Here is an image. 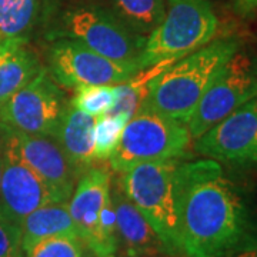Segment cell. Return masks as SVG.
I'll use <instances>...</instances> for the list:
<instances>
[{
    "mask_svg": "<svg viewBox=\"0 0 257 257\" xmlns=\"http://www.w3.org/2000/svg\"><path fill=\"white\" fill-rule=\"evenodd\" d=\"M176 190L179 256L231 257L257 248V214L219 162L179 163Z\"/></svg>",
    "mask_w": 257,
    "mask_h": 257,
    "instance_id": "1",
    "label": "cell"
},
{
    "mask_svg": "<svg viewBox=\"0 0 257 257\" xmlns=\"http://www.w3.org/2000/svg\"><path fill=\"white\" fill-rule=\"evenodd\" d=\"M239 49L236 39L211 40L155 76L142 104L187 123L214 77Z\"/></svg>",
    "mask_w": 257,
    "mask_h": 257,
    "instance_id": "2",
    "label": "cell"
},
{
    "mask_svg": "<svg viewBox=\"0 0 257 257\" xmlns=\"http://www.w3.org/2000/svg\"><path fill=\"white\" fill-rule=\"evenodd\" d=\"M217 30L219 19L209 0H166L165 16L146 37L140 69L175 63L214 40Z\"/></svg>",
    "mask_w": 257,
    "mask_h": 257,
    "instance_id": "3",
    "label": "cell"
},
{
    "mask_svg": "<svg viewBox=\"0 0 257 257\" xmlns=\"http://www.w3.org/2000/svg\"><path fill=\"white\" fill-rule=\"evenodd\" d=\"M179 159L149 162L120 173L124 194L142 211L169 256H179V216L176 170Z\"/></svg>",
    "mask_w": 257,
    "mask_h": 257,
    "instance_id": "4",
    "label": "cell"
},
{
    "mask_svg": "<svg viewBox=\"0 0 257 257\" xmlns=\"http://www.w3.org/2000/svg\"><path fill=\"white\" fill-rule=\"evenodd\" d=\"M192 136L184 121L142 104L127 120L119 146L111 155L110 167L123 173L133 166L186 156Z\"/></svg>",
    "mask_w": 257,
    "mask_h": 257,
    "instance_id": "5",
    "label": "cell"
},
{
    "mask_svg": "<svg viewBox=\"0 0 257 257\" xmlns=\"http://www.w3.org/2000/svg\"><path fill=\"white\" fill-rule=\"evenodd\" d=\"M69 211L83 246L97 257L117 251L116 217L111 202V175L106 167L92 166L74 186Z\"/></svg>",
    "mask_w": 257,
    "mask_h": 257,
    "instance_id": "6",
    "label": "cell"
},
{
    "mask_svg": "<svg viewBox=\"0 0 257 257\" xmlns=\"http://www.w3.org/2000/svg\"><path fill=\"white\" fill-rule=\"evenodd\" d=\"M62 30V37L77 40L114 62L140 67L139 60L146 37L136 35L133 29L109 10L96 6H80L69 10L63 16Z\"/></svg>",
    "mask_w": 257,
    "mask_h": 257,
    "instance_id": "7",
    "label": "cell"
},
{
    "mask_svg": "<svg viewBox=\"0 0 257 257\" xmlns=\"http://www.w3.org/2000/svg\"><path fill=\"white\" fill-rule=\"evenodd\" d=\"M257 96V63L237 50L221 67L186 123L193 140Z\"/></svg>",
    "mask_w": 257,
    "mask_h": 257,
    "instance_id": "8",
    "label": "cell"
},
{
    "mask_svg": "<svg viewBox=\"0 0 257 257\" xmlns=\"http://www.w3.org/2000/svg\"><path fill=\"white\" fill-rule=\"evenodd\" d=\"M67 103L60 87L42 69L0 104V124L28 135L55 138Z\"/></svg>",
    "mask_w": 257,
    "mask_h": 257,
    "instance_id": "9",
    "label": "cell"
},
{
    "mask_svg": "<svg viewBox=\"0 0 257 257\" xmlns=\"http://www.w3.org/2000/svg\"><path fill=\"white\" fill-rule=\"evenodd\" d=\"M49 59L53 80L74 90L89 84H119L142 72L136 64L114 62L67 37L53 43Z\"/></svg>",
    "mask_w": 257,
    "mask_h": 257,
    "instance_id": "10",
    "label": "cell"
},
{
    "mask_svg": "<svg viewBox=\"0 0 257 257\" xmlns=\"http://www.w3.org/2000/svg\"><path fill=\"white\" fill-rule=\"evenodd\" d=\"M3 145V170L0 182V216L20 224L39 207L55 202L42 179L19 155L9 128L0 126Z\"/></svg>",
    "mask_w": 257,
    "mask_h": 257,
    "instance_id": "11",
    "label": "cell"
},
{
    "mask_svg": "<svg viewBox=\"0 0 257 257\" xmlns=\"http://www.w3.org/2000/svg\"><path fill=\"white\" fill-rule=\"evenodd\" d=\"M202 156L236 166H257V96L194 142Z\"/></svg>",
    "mask_w": 257,
    "mask_h": 257,
    "instance_id": "12",
    "label": "cell"
},
{
    "mask_svg": "<svg viewBox=\"0 0 257 257\" xmlns=\"http://www.w3.org/2000/svg\"><path fill=\"white\" fill-rule=\"evenodd\" d=\"M10 133L19 155L46 184L55 202H69L80 175L69 162L56 139L16 130H10Z\"/></svg>",
    "mask_w": 257,
    "mask_h": 257,
    "instance_id": "13",
    "label": "cell"
},
{
    "mask_svg": "<svg viewBox=\"0 0 257 257\" xmlns=\"http://www.w3.org/2000/svg\"><path fill=\"white\" fill-rule=\"evenodd\" d=\"M111 202L116 217V239L124 251L163 254L165 244L159 239L155 229L150 226L142 211L124 194L120 183L111 182Z\"/></svg>",
    "mask_w": 257,
    "mask_h": 257,
    "instance_id": "14",
    "label": "cell"
},
{
    "mask_svg": "<svg viewBox=\"0 0 257 257\" xmlns=\"http://www.w3.org/2000/svg\"><path fill=\"white\" fill-rule=\"evenodd\" d=\"M96 119L97 117L84 113L70 103L67 104L56 130V142L80 176L97 160L93 138Z\"/></svg>",
    "mask_w": 257,
    "mask_h": 257,
    "instance_id": "15",
    "label": "cell"
},
{
    "mask_svg": "<svg viewBox=\"0 0 257 257\" xmlns=\"http://www.w3.org/2000/svg\"><path fill=\"white\" fill-rule=\"evenodd\" d=\"M42 69L28 40L0 43V104L26 86Z\"/></svg>",
    "mask_w": 257,
    "mask_h": 257,
    "instance_id": "16",
    "label": "cell"
},
{
    "mask_svg": "<svg viewBox=\"0 0 257 257\" xmlns=\"http://www.w3.org/2000/svg\"><path fill=\"white\" fill-rule=\"evenodd\" d=\"M20 231L23 254L42 240L64 234L77 236L69 202H50L32 211L20 223Z\"/></svg>",
    "mask_w": 257,
    "mask_h": 257,
    "instance_id": "17",
    "label": "cell"
},
{
    "mask_svg": "<svg viewBox=\"0 0 257 257\" xmlns=\"http://www.w3.org/2000/svg\"><path fill=\"white\" fill-rule=\"evenodd\" d=\"M109 12L128 28L140 33H150L165 16L163 0H103Z\"/></svg>",
    "mask_w": 257,
    "mask_h": 257,
    "instance_id": "18",
    "label": "cell"
},
{
    "mask_svg": "<svg viewBox=\"0 0 257 257\" xmlns=\"http://www.w3.org/2000/svg\"><path fill=\"white\" fill-rule=\"evenodd\" d=\"M40 0H0V43L28 40Z\"/></svg>",
    "mask_w": 257,
    "mask_h": 257,
    "instance_id": "19",
    "label": "cell"
},
{
    "mask_svg": "<svg viewBox=\"0 0 257 257\" xmlns=\"http://www.w3.org/2000/svg\"><path fill=\"white\" fill-rule=\"evenodd\" d=\"M127 120L126 116L116 113H106L96 119L93 138H94V155L97 160L110 159L116 147L119 146L120 138Z\"/></svg>",
    "mask_w": 257,
    "mask_h": 257,
    "instance_id": "20",
    "label": "cell"
},
{
    "mask_svg": "<svg viewBox=\"0 0 257 257\" xmlns=\"http://www.w3.org/2000/svg\"><path fill=\"white\" fill-rule=\"evenodd\" d=\"M116 103L114 84H89L76 89L72 99L74 107L80 109L93 117H100L109 113Z\"/></svg>",
    "mask_w": 257,
    "mask_h": 257,
    "instance_id": "21",
    "label": "cell"
},
{
    "mask_svg": "<svg viewBox=\"0 0 257 257\" xmlns=\"http://www.w3.org/2000/svg\"><path fill=\"white\" fill-rule=\"evenodd\" d=\"M23 257H83V243L72 234L55 236L39 241Z\"/></svg>",
    "mask_w": 257,
    "mask_h": 257,
    "instance_id": "22",
    "label": "cell"
},
{
    "mask_svg": "<svg viewBox=\"0 0 257 257\" xmlns=\"http://www.w3.org/2000/svg\"><path fill=\"white\" fill-rule=\"evenodd\" d=\"M0 257H23L20 224L0 216Z\"/></svg>",
    "mask_w": 257,
    "mask_h": 257,
    "instance_id": "23",
    "label": "cell"
},
{
    "mask_svg": "<svg viewBox=\"0 0 257 257\" xmlns=\"http://www.w3.org/2000/svg\"><path fill=\"white\" fill-rule=\"evenodd\" d=\"M234 9L243 18H250L257 13V0H234Z\"/></svg>",
    "mask_w": 257,
    "mask_h": 257,
    "instance_id": "24",
    "label": "cell"
},
{
    "mask_svg": "<svg viewBox=\"0 0 257 257\" xmlns=\"http://www.w3.org/2000/svg\"><path fill=\"white\" fill-rule=\"evenodd\" d=\"M121 257H157V254H149V253H132V251H124Z\"/></svg>",
    "mask_w": 257,
    "mask_h": 257,
    "instance_id": "25",
    "label": "cell"
},
{
    "mask_svg": "<svg viewBox=\"0 0 257 257\" xmlns=\"http://www.w3.org/2000/svg\"><path fill=\"white\" fill-rule=\"evenodd\" d=\"M231 257H257V248L247 250V251H241V253H237V254H234V256Z\"/></svg>",
    "mask_w": 257,
    "mask_h": 257,
    "instance_id": "26",
    "label": "cell"
},
{
    "mask_svg": "<svg viewBox=\"0 0 257 257\" xmlns=\"http://www.w3.org/2000/svg\"><path fill=\"white\" fill-rule=\"evenodd\" d=\"M2 170H3V145L0 138V182H2Z\"/></svg>",
    "mask_w": 257,
    "mask_h": 257,
    "instance_id": "27",
    "label": "cell"
},
{
    "mask_svg": "<svg viewBox=\"0 0 257 257\" xmlns=\"http://www.w3.org/2000/svg\"><path fill=\"white\" fill-rule=\"evenodd\" d=\"M93 257H97V256H94V254H93ZM107 257H116V256H107Z\"/></svg>",
    "mask_w": 257,
    "mask_h": 257,
    "instance_id": "28",
    "label": "cell"
}]
</instances>
